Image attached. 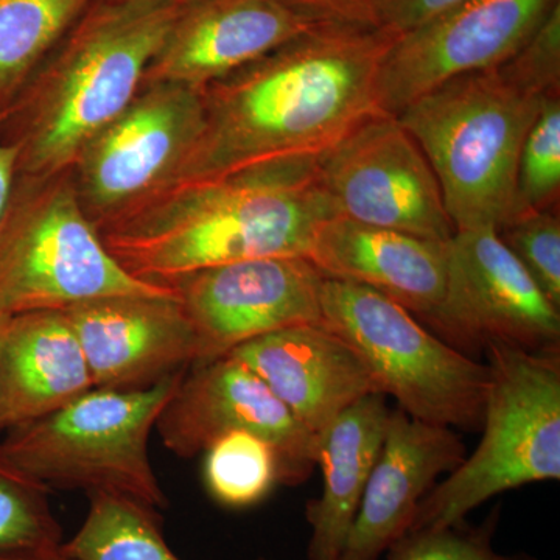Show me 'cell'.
Wrapping results in <instances>:
<instances>
[{
	"label": "cell",
	"mask_w": 560,
	"mask_h": 560,
	"mask_svg": "<svg viewBox=\"0 0 560 560\" xmlns=\"http://www.w3.org/2000/svg\"><path fill=\"white\" fill-rule=\"evenodd\" d=\"M394 38L386 28L320 25L209 84L200 138L171 184L326 153L383 114L377 73Z\"/></svg>",
	"instance_id": "1"
},
{
	"label": "cell",
	"mask_w": 560,
	"mask_h": 560,
	"mask_svg": "<svg viewBox=\"0 0 560 560\" xmlns=\"http://www.w3.org/2000/svg\"><path fill=\"white\" fill-rule=\"evenodd\" d=\"M331 217L318 158L300 156L171 184L98 232L131 276L172 287L235 261L307 259L316 230Z\"/></svg>",
	"instance_id": "2"
},
{
	"label": "cell",
	"mask_w": 560,
	"mask_h": 560,
	"mask_svg": "<svg viewBox=\"0 0 560 560\" xmlns=\"http://www.w3.org/2000/svg\"><path fill=\"white\" fill-rule=\"evenodd\" d=\"M184 7L94 0L2 117L18 149V176L72 171L83 147L127 108Z\"/></svg>",
	"instance_id": "3"
},
{
	"label": "cell",
	"mask_w": 560,
	"mask_h": 560,
	"mask_svg": "<svg viewBox=\"0 0 560 560\" xmlns=\"http://www.w3.org/2000/svg\"><path fill=\"white\" fill-rule=\"evenodd\" d=\"M547 98L497 68L456 77L397 114L436 175L455 231H497L514 217L518 158Z\"/></svg>",
	"instance_id": "4"
},
{
	"label": "cell",
	"mask_w": 560,
	"mask_h": 560,
	"mask_svg": "<svg viewBox=\"0 0 560 560\" xmlns=\"http://www.w3.org/2000/svg\"><path fill=\"white\" fill-rule=\"evenodd\" d=\"M187 370L149 388H92L50 415L7 430L0 451L49 489L113 493L167 510L149 440Z\"/></svg>",
	"instance_id": "5"
},
{
	"label": "cell",
	"mask_w": 560,
	"mask_h": 560,
	"mask_svg": "<svg viewBox=\"0 0 560 560\" xmlns=\"http://www.w3.org/2000/svg\"><path fill=\"white\" fill-rule=\"evenodd\" d=\"M480 444L420 501L410 530L463 523L486 501L560 478V357L489 345Z\"/></svg>",
	"instance_id": "6"
},
{
	"label": "cell",
	"mask_w": 560,
	"mask_h": 560,
	"mask_svg": "<svg viewBox=\"0 0 560 560\" xmlns=\"http://www.w3.org/2000/svg\"><path fill=\"white\" fill-rule=\"evenodd\" d=\"M110 256L77 194L72 173L18 176L0 219V313L68 311L121 294H172Z\"/></svg>",
	"instance_id": "7"
},
{
	"label": "cell",
	"mask_w": 560,
	"mask_h": 560,
	"mask_svg": "<svg viewBox=\"0 0 560 560\" xmlns=\"http://www.w3.org/2000/svg\"><path fill=\"white\" fill-rule=\"evenodd\" d=\"M320 326L352 346L381 393L393 396L411 418L481 429L488 364L431 335L399 302L361 283L324 278Z\"/></svg>",
	"instance_id": "8"
},
{
	"label": "cell",
	"mask_w": 560,
	"mask_h": 560,
	"mask_svg": "<svg viewBox=\"0 0 560 560\" xmlns=\"http://www.w3.org/2000/svg\"><path fill=\"white\" fill-rule=\"evenodd\" d=\"M205 124L200 91L143 83L135 101L83 147L72 178L97 230L175 179Z\"/></svg>",
	"instance_id": "9"
},
{
	"label": "cell",
	"mask_w": 560,
	"mask_h": 560,
	"mask_svg": "<svg viewBox=\"0 0 560 560\" xmlns=\"http://www.w3.org/2000/svg\"><path fill=\"white\" fill-rule=\"evenodd\" d=\"M335 217L447 242L455 234L436 175L396 116L375 114L318 156Z\"/></svg>",
	"instance_id": "10"
},
{
	"label": "cell",
	"mask_w": 560,
	"mask_h": 560,
	"mask_svg": "<svg viewBox=\"0 0 560 560\" xmlns=\"http://www.w3.org/2000/svg\"><path fill=\"white\" fill-rule=\"evenodd\" d=\"M429 320L464 353L489 345L559 353L560 308L495 230L455 231L444 300Z\"/></svg>",
	"instance_id": "11"
},
{
	"label": "cell",
	"mask_w": 560,
	"mask_h": 560,
	"mask_svg": "<svg viewBox=\"0 0 560 560\" xmlns=\"http://www.w3.org/2000/svg\"><path fill=\"white\" fill-rule=\"evenodd\" d=\"M560 0H463L394 38L377 73V105L397 116L456 77L500 68Z\"/></svg>",
	"instance_id": "12"
},
{
	"label": "cell",
	"mask_w": 560,
	"mask_h": 560,
	"mask_svg": "<svg viewBox=\"0 0 560 560\" xmlns=\"http://www.w3.org/2000/svg\"><path fill=\"white\" fill-rule=\"evenodd\" d=\"M154 429L164 447L184 459L201 455L230 431L257 434L278 452L289 488L308 480L316 466L315 434L256 372L231 355L190 366Z\"/></svg>",
	"instance_id": "13"
},
{
	"label": "cell",
	"mask_w": 560,
	"mask_h": 560,
	"mask_svg": "<svg viewBox=\"0 0 560 560\" xmlns=\"http://www.w3.org/2000/svg\"><path fill=\"white\" fill-rule=\"evenodd\" d=\"M324 278L305 257H264L194 272L172 287L197 330L205 363L261 335L320 324Z\"/></svg>",
	"instance_id": "14"
},
{
	"label": "cell",
	"mask_w": 560,
	"mask_h": 560,
	"mask_svg": "<svg viewBox=\"0 0 560 560\" xmlns=\"http://www.w3.org/2000/svg\"><path fill=\"white\" fill-rule=\"evenodd\" d=\"M65 313L94 388H149L201 361L200 340L178 291L101 298Z\"/></svg>",
	"instance_id": "15"
},
{
	"label": "cell",
	"mask_w": 560,
	"mask_h": 560,
	"mask_svg": "<svg viewBox=\"0 0 560 560\" xmlns=\"http://www.w3.org/2000/svg\"><path fill=\"white\" fill-rule=\"evenodd\" d=\"M316 27L283 0H200L180 11L143 83L201 92Z\"/></svg>",
	"instance_id": "16"
},
{
	"label": "cell",
	"mask_w": 560,
	"mask_h": 560,
	"mask_svg": "<svg viewBox=\"0 0 560 560\" xmlns=\"http://www.w3.org/2000/svg\"><path fill=\"white\" fill-rule=\"evenodd\" d=\"M467 448L451 427L390 410L381 455L371 471L340 560H377L410 530L420 501L463 463Z\"/></svg>",
	"instance_id": "17"
},
{
	"label": "cell",
	"mask_w": 560,
	"mask_h": 560,
	"mask_svg": "<svg viewBox=\"0 0 560 560\" xmlns=\"http://www.w3.org/2000/svg\"><path fill=\"white\" fill-rule=\"evenodd\" d=\"M226 355L256 372L315 436L350 405L381 393L352 346L320 324L261 335Z\"/></svg>",
	"instance_id": "18"
},
{
	"label": "cell",
	"mask_w": 560,
	"mask_h": 560,
	"mask_svg": "<svg viewBox=\"0 0 560 560\" xmlns=\"http://www.w3.org/2000/svg\"><path fill=\"white\" fill-rule=\"evenodd\" d=\"M307 259L326 278L381 291L430 319L447 287L448 241L331 217L315 232Z\"/></svg>",
	"instance_id": "19"
},
{
	"label": "cell",
	"mask_w": 560,
	"mask_h": 560,
	"mask_svg": "<svg viewBox=\"0 0 560 560\" xmlns=\"http://www.w3.org/2000/svg\"><path fill=\"white\" fill-rule=\"evenodd\" d=\"M92 388L65 311L11 316L0 348V433L50 415Z\"/></svg>",
	"instance_id": "20"
},
{
	"label": "cell",
	"mask_w": 560,
	"mask_h": 560,
	"mask_svg": "<svg viewBox=\"0 0 560 560\" xmlns=\"http://www.w3.org/2000/svg\"><path fill=\"white\" fill-rule=\"evenodd\" d=\"M390 410L385 394L364 396L316 434L323 493L308 501V560H340L364 489L381 455Z\"/></svg>",
	"instance_id": "21"
},
{
	"label": "cell",
	"mask_w": 560,
	"mask_h": 560,
	"mask_svg": "<svg viewBox=\"0 0 560 560\" xmlns=\"http://www.w3.org/2000/svg\"><path fill=\"white\" fill-rule=\"evenodd\" d=\"M94 0H0V117Z\"/></svg>",
	"instance_id": "22"
},
{
	"label": "cell",
	"mask_w": 560,
	"mask_h": 560,
	"mask_svg": "<svg viewBox=\"0 0 560 560\" xmlns=\"http://www.w3.org/2000/svg\"><path fill=\"white\" fill-rule=\"evenodd\" d=\"M90 510L62 552L73 560H180L162 534L160 511L113 493L94 492ZM265 560V559H259Z\"/></svg>",
	"instance_id": "23"
},
{
	"label": "cell",
	"mask_w": 560,
	"mask_h": 560,
	"mask_svg": "<svg viewBox=\"0 0 560 560\" xmlns=\"http://www.w3.org/2000/svg\"><path fill=\"white\" fill-rule=\"evenodd\" d=\"M50 489L0 451V559L46 560L62 555V529Z\"/></svg>",
	"instance_id": "24"
},
{
	"label": "cell",
	"mask_w": 560,
	"mask_h": 560,
	"mask_svg": "<svg viewBox=\"0 0 560 560\" xmlns=\"http://www.w3.org/2000/svg\"><path fill=\"white\" fill-rule=\"evenodd\" d=\"M202 478L221 506L246 510L283 486V466L270 442L248 431H230L205 452Z\"/></svg>",
	"instance_id": "25"
},
{
	"label": "cell",
	"mask_w": 560,
	"mask_h": 560,
	"mask_svg": "<svg viewBox=\"0 0 560 560\" xmlns=\"http://www.w3.org/2000/svg\"><path fill=\"white\" fill-rule=\"evenodd\" d=\"M559 190L560 95H551L545 101L523 142L514 215L551 209L559 200Z\"/></svg>",
	"instance_id": "26"
},
{
	"label": "cell",
	"mask_w": 560,
	"mask_h": 560,
	"mask_svg": "<svg viewBox=\"0 0 560 560\" xmlns=\"http://www.w3.org/2000/svg\"><path fill=\"white\" fill-rule=\"evenodd\" d=\"M501 242L560 308V221L551 209L517 213L497 230Z\"/></svg>",
	"instance_id": "27"
},
{
	"label": "cell",
	"mask_w": 560,
	"mask_h": 560,
	"mask_svg": "<svg viewBox=\"0 0 560 560\" xmlns=\"http://www.w3.org/2000/svg\"><path fill=\"white\" fill-rule=\"evenodd\" d=\"M499 522V510L490 514L481 526L466 523L408 530L388 548V560H522L500 555L493 548V534Z\"/></svg>",
	"instance_id": "28"
},
{
	"label": "cell",
	"mask_w": 560,
	"mask_h": 560,
	"mask_svg": "<svg viewBox=\"0 0 560 560\" xmlns=\"http://www.w3.org/2000/svg\"><path fill=\"white\" fill-rule=\"evenodd\" d=\"M501 73L523 91L539 97L559 95L560 90V3L539 28L501 65Z\"/></svg>",
	"instance_id": "29"
},
{
	"label": "cell",
	"mask_w": 560,
	"mask_h": 560,
	"mask_svg": "<svg viewBox=\"0 0 560 560\" xmlns=\"http://www.w3.org/2000/svg\"><path fill=\"white\" fill-rule=\"evenodd\" d=\"M318 25L382 28L388 0H283Z\"/></svg>",
	"instance_id": "30"
},
{
	"label": "cell",
	"mask_w": 560,
	"mask_h": 560,
	"mask_svg": "<svg viewBox=\"0 0 560 560\" xmlns=\"http://www.w3.org/2000/svg\"><path fill=\"white\" fill-rule=\"evenodd\" d=\"M463 0H388L382 28L399 36L412 31Z\"/></svg>",
	"instance_id": "31"
},
{
	"label": "cell",
	"mask_w": 560,
	"mask_h": 560,
	"mask_svg": "<svg viewBox=\"0 0 560 560\" xmlns=\"http://www.w3.org/2000/svg\"><path fill=\"white\" fill-rule=\"evenodd\" d=\"M18 149L2 131V117H0V219L13 194L18 180Z\"/></svg>",
	"instance_id": "32"
},
{
	"label": "cell",
	"mask_w": 560,
	"mask_h": 560,
	"mask_svg": "<svg viewBox=\"0 0 560 560\" xmlns=\"http://www.w3.org/2000/svg\"><path fill=\"white\" fill-rule=\"evenodd\" d=\"M11 316L0 313V348H2L3 338H5L7 329H9Z\"/></svg>",
	"instance_id": "33"
},
{
	"label": "cell",
	"mask_w": 560,
	"mask_h": 560,
	"mask_svg": "<svg viewBox=\"0 0 560 560\" xmlns=\"http://www.w3.org/2000/svg\"><path fill=\"white\" fill-rule=\"evenodd\" d=\"M156 2H171L176 3V5L187 7L191 5V3L200 2V0H156Z\"/></svg>",
	"instance_id": "34"
},
{
	"label": "cell",
	"mask_w": 560,
	"mask_h": 560,
	"mask_svg": "<svg viewBox=\"0 0 560 560\" xmlns=\"http://www.w3.org/2000/svg\"><path fill=\"white\" fill-rule=\"evenodd\" d=\"M0 560H10V559H0ZM46 560H73V559L68 558V556H66L65 552H62V555L57 556V558L46 559Z\"/></svg>",
	"instance_id": "35"
}]
</instances>
